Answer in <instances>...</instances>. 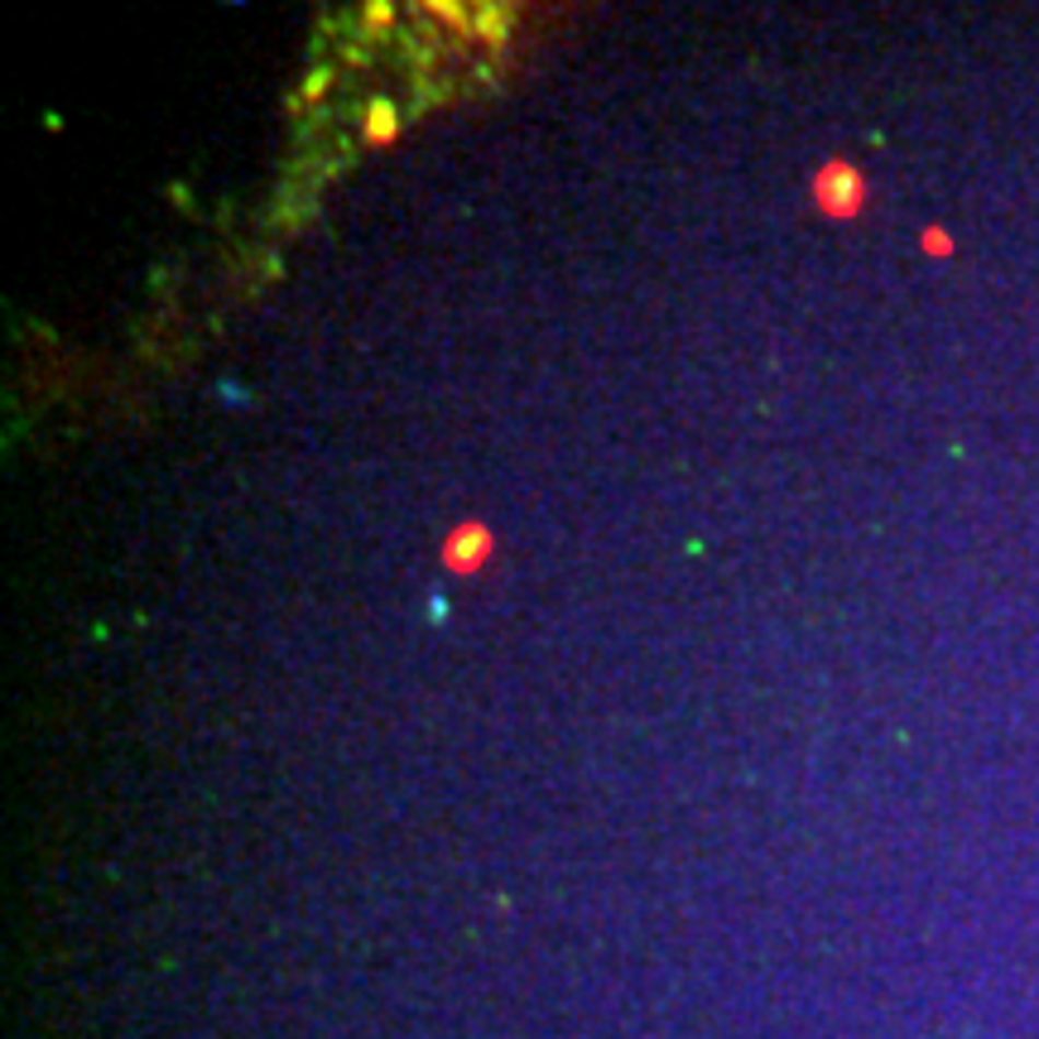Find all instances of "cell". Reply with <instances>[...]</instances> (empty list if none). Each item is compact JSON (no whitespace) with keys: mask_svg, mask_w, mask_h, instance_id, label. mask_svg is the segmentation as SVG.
<instances>
[{"mask_svg":"<svg viewBox=\"0 0 1039 1039\" xmlns=\"http://www.w3.org/2000/svg\"><path fill=\"white\" fill-rule=\"evenodd\" d=\"M400 136V106L390 102V96H371L366 106H361V140L366 144H390Z\"/></svg>","mask_w":1039,"mask_h":1039,"instance_id":"3","label":"cell"},{"mask_svg":"<svg viewBox=\"0 0 1039 1039\" xmlns=\"http://www.w3.org/2000/svg\"><path fill=\"white\" fill-rule=\"evenodd\" d=\"M808 192H814V208L824 217H856L866 208V178L856 174L852 164H842V160H832V164L818 168L814 184H808Z\"/></svg>","mask_w":1039,"mask_h":1039,"instance_id":"2","label":"cell"},{"mask_svg":"<svg viewBox=\"0 0 1039 1039\" xmlns=\"http://www.w3.org/2000/svg\"><path fill=\"white\" fill-rule=\"evenodd\" d=\"M491 553H497V535L487 520H457L439 544V559L453 577H477L491 563Z\"/></svg>","mask_w":1039,"mask_h":1039,"instance_id":"1","label":"cell"},{"mask_svg":"<svg viewBox=\"0 0 1039 1039\" xmlns=\"http://www.w3.org/2000/svg\"><path fill=\"white\" fill-rule=\"evenodd\" d=\"M366 20H371V30H385V24H390V5H381V0L366 5Z\"/></svg>","mask_w":1039,"mask_h":1039,"instance_id":"6","label":"cell"},{"mask_svg":"<svg viewBox=\"0 0 1039 1039\" xmlns=\"http://www.w3.org/2000/svg\"><path fill=\"white\" fill-rule=\"evenodd\" d=\"M924 246H929V256H948L953 241H948V232H924Z\"/></svg>","mask_w":1039,"mask_h":1039,"instance_id":"5","label":"cell"},{"mask_svg":"<svg viewBox=\"0 0 1039 1039\" xmlns=\"http://www.w3.org/2000/svg\"><path fill=\"white\" fill-rule=\"evenodd\" d=\"M328 87H332V68H313L308 78H304V92H299V102H304V106H313V102H318V96L328 92Z\"/></svg>","mask_w":1039,"mask_h":1039,"instance_id":"4","label":"cell"}]
</instances>
